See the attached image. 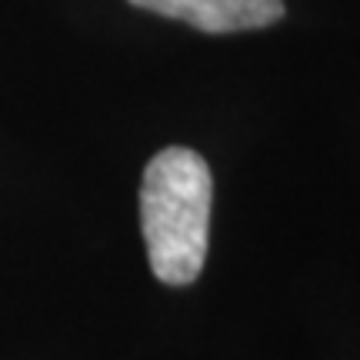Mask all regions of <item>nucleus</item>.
Instances as JSON below:
<instances>
[{"mask_svg": "<svg viewBox=\"0 0 360 360\" xmlns=\"http://www.w3.org/2000/svg\"><path fill=\"white\" fill-rule=\"evenodd\" d=\"M214 177L191 147H164L141 180V231L147 260L160 283L187 287L207 260Z\"/></svg>", "mask_w": 360, "mask_h": 360, "instance_id": "f257e3e1", "label": "nucleus"}, {"mask_svg": "<svg viewBox=\"0 0 360 360\" xmlns=\"http://www.w3.org/2000/svg\"><path fill=\"white\" fill-rule=\"evenodd\" d=\"M130 7L191 24L204 34H240L277 24L283 0H127Z\"/></svg>", "mask_w": 360, "mask_h": 360, "instance_id": "f03ea898", "label": "nucleus"}]
</instances>
